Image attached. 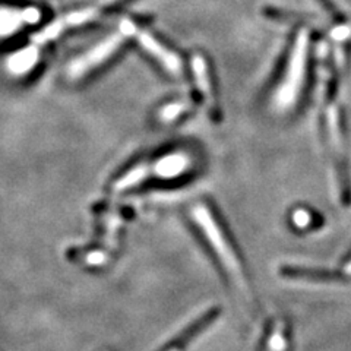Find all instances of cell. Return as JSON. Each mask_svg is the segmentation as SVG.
I'll use <instances>...</instances> for the list:
<instances>
[{
  "instance_id": "6",
  "label": "cell",
  "mask_w": 351,
  "mask_h": 351,
  "mask_svg": "<svg viewBox=\"0 0 351 351\" xmlns=\"http://www.w3.org/2000/svg\"><path fill=\"white\" fill-rule=\"evenodd\" d=\"M136 37L142 49H144L148 54H151V56L156 59L162 68H166L173 75L182 73L183 64L178 54L169 50L166 46H162L156 37H152L145 31H141V32L136 31Z\"/></svg>"
},
{
  "instance_id": "12",
  "label": "cell",
  "mask_w": 351,
  "mask_h": 351,
  "mask_svg": "<svg viewBox=\"0 0 351 351\" xmlns=\"http://www.w3.org/2000/svg\"><path fill=\"white\" fill-rule=\"evenodd\" d=\"M317 2H319V5L326 10V14H329V16H331L332 19H335V21H341L343 19L341 14L338 12V10L335 9V6L331 2H329V0H317Z\"/></svg>"
},
{
  "instance_id": "2",
  "label": "cell",
  "mask_w": 351,
  "mask_h": 351,
  "mask_svg": "<svg viewBox=\"0 0 351 351\" xmlns=\"http://www.w3.org/2000/svg\"><path fill=\"white\" fill-rule=\"evenodd\" d=\"M134 34H136L135 24L132 21L125 19L122 24H120V28L117 32H114V34H112L100 44H97L94 49L82 54V56L76 59L75 62H72L68 71L71 78L72 80L84 78V76L97 69L98 66L106 63L120 47L123 46L125 40Z\"/></svg>"
},
{
  "instance_id": "14",
  "label": "cell",
  "mask_w": 351,
  "mask_h": 351,
  "mask_svg": "<svg viewBox=\"0 0 351 351\" xmlns=\"http://www.w3.org/2000/svg\"><path fill=\"white\" fill-rule=\"evenodd\" d=\"M346 272H348V274H351V261L347 263V267H346Z\"/></svg>"
},
{
  "instance_id": "9",
  "label": "cell",
  "mask_w": 351,
  "mask_h": 351,
  "mask_svg": "<svg viewBox=\"0 0 351 351\" xmlns=\"http://www.w3.org/2000/svg\"><path fill=\"white\" fill-rule=\"evenodd\" d=\"M148 178H151V167L149 164H139V166L129 170L126 174H123L116 183H114V191L116 192H123L128 189L135 188L139 183L145 182Z\"/></svg>"
},
{
  "instance_id": "13",
  "label": "cell",
  "mask_w": 351,
  "mask_h": 351,
  "mask_svg": "<svg viewBox=\"0 0 351 351\" xmlns=\"http://www.w3.org/2000/svg\"><path fill=\"white\" fill-rule=\"evenodd\" d=\"M293 219H294V224L298 227H306L311 223V215L307 214L304 210H298L294 213Z\"/></svg>"
},
{
  "instance_id": "8",
  "label": "cell",
  "mask_w": 351,
  "mask_h": 351,
  "mask_svg": "<svg viewBox=\"0 0 351 351\" xmlns=\"http://www.w3.org/2000/svg\"><path fill=\"white\" fill-rule=\"evenodd\" d=\"M218 315H219L218 309H211L210 312H206L202 317L195 321L189 328H186L184 331L180 334V337L176 339L174 344L167 348V351H182V347L188 343L191 338H193L196 334H199L205 326L210 325Z\"/></svg>"
},
{
  "instance_id": "1",
  "label": "cell",
  "mask_w": 351,
  "mask_h": 351,
  "mask_svg": "<svg viewBox=\"0 0 351 351\" xmlns=\"http://www.w3.org/2000/svg\"><path fill=\"white\" fill-rule=\"evenodd\" d=\"M307 47H309V34H307V31L302 29L299 36L295 37L284 78L277 88L276 95H274V104L280 112L291 108L300 94L306 71Z\"/></svg>"
},
{
  "instance_id": "5",
  "label": "cell",
  "mask_w": 351,
  "mask_h": 351,
  "mask_svg": "<svg viewBox=\"0 0 351 351\" xmlns=\"http://www.w3.org/2000/svg\"><path fill=\"white\" fill-rule=\"evenodd\" d=\"M192 71L197 88H199V91L202 94V100L208 108V113H210L214 122H219V120H221V112H219L218 101L211 82V76L210 72H208V64L201 54H193Z\"/></svg>"
},
{
  "instance_id": "4",
  "label": "cell",
  "mask_w": 351,
  "mask_h": 351,
  "mask_svg": "<svg viewBox=\"0 0 351 351\" xmlns=\"http://www.w3.org/2000/svg\"><path fill=\"white\" fill-rule=\"evenodd\" d=\"M328 128H329V136H331L332 148H334L338 182H339V188H341V197L346 205H350L351 204V180H350V171H348L346 152H344L341 122H339L338 110L335 107H331L328 110Z\"/></svg>"
},
{
  "instance_id": "10",
  "label": "cell",
  "mask_w": 351,
  "mask_h": 351,
  "mask_svg": "<svg viewBox=\"0 0 351 351\" xmlns=\"http://www.w3.org/2000/svg\"><path fill=\"white\" fill-rule=\"evenodd\" d=\"M184 112H188V104L173 103L161 110L160 119L162 120V122H171V120H176L178 117H180Z\"/></svg>"
},
{
  "instance_id": "7",
  "label": "cell",
  "mask_w": 351,
  "mask_h": 351,
  "mask_svg": "<svg viewBox=\"0 0 351 351\" xmlns=\"http://www.w3.org/2000/svg\"><path fill=\"white\" fill-rule=\"evenodd\" d=\"M151 174L161 179H176L189 167V157L184 154H169L152 164Z\"/></svg>"
},
{
  "instance_id": "11",
  "label": "cell",
  "mask_w": 351,
  "mask_h": 351,
  "mask_svg": "<svg viewBox=\"0 0 351 351\" xmlns=\"http://www.w3.org/2000/svg\"><path fill=\"white\" fill-rule=\"evenodd\" d=\"M284 348H285V339L281 329L277 328L268 339V351H284Z\"/></svg>"
},
{
  "instance_id": "3",
  "label": "cell",
  "mask_w": 351,
  "mask_h": 351,
  "mask_svg": "<svg viewBox=\"0 0 351 351\" xmlns=\"http://www.w3.org/2000/svg\"><path fill=\"white\" fill-rule=\"evenodd\" d=\"M192 217L195 219L196 226L202 230L206 240L210 241L215 255L218 256L219 261H221L226 269L232 274L233 277L241 278V267L239 263V259L233 252L232 246H230V243L227 241L224 233L221 232V228H219L218 223L215 221L214 215L211 214L210 210H208V206L202 204L195 205L192 210Z\"/></svg>"
}]
</instances>
